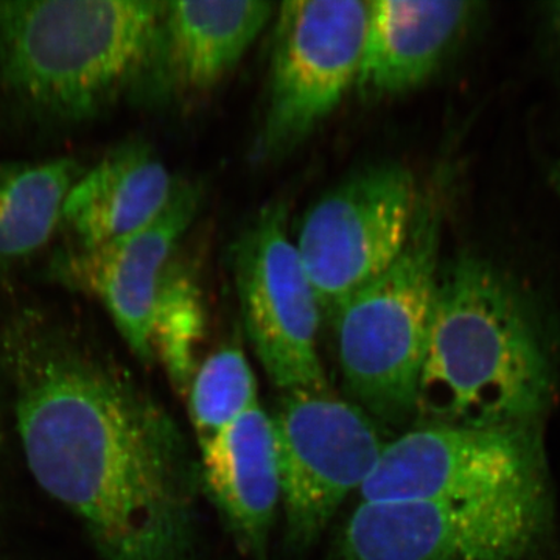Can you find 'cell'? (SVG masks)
<instances>
[{"label":"cell","mask_w":560,"mask_h":560,"mask_svg":"<svg viewBox=\"0 0 560 560\" xmlns=\"http://www.w3.org/2000/svg\"><path fill=\"white\" fill-rule=\"evenodd\" d=\"M28 469L101 560H198L200 459L160 400L38 305L0 311Z\"/></svg>","instance_id":"6da1fadb"},{"label":"cell","mask_w":560,"mask_h":560,"mask_svg":"<svg viewBox=\"0 0 560 560\" xmlns=\"http://www.w3.org/2000/svg\"><path fill=\"white\" fill-rule=\"evenodd\" d=\"M558 386L550 331L522 287L471 250L441 261L415 425L544 429Z\"/></svg>","instance_id":"7a4b0ae2"},{"label":"cell","mask_w":560,"mask_h":560,"mask_svg":"<svg viewBox=\"0 0 560 560\" xmlns=\"http://www.w3.org/2000/svg\"><path fill=\"white\" fill-rule=\"evenodd\" d=\"M164 2H0V91L25 119L73 128L130 98Z\"/></svg>","instance_id":"3957f363"},{"label":"cell","mask_w":560,"mask_h":560,"mask_svg":"<svg viewBox=\"0 0 560 560\" xmlns=\"http://www.w3.org/2000/svg\"><path fill=\"white\" fill-rule=\"evenodd\" d=\"M444 208L420 194L407 245L381 278L337 312L334 324L346 399L383 430H408L418 416L419 383L441 268Z\"/></svg>","instance_id":"277c9868"},{"label":"cell","mask_w":560,"mask_h":560,"mask_svg":"<svg viewBox=\"0 0 560 560\" xmlns=\"http://www.w3.org/2000/svg\"><path fill=\"white\" fill-rule=\"evenodd\" d=\"M552 529L551 488L475 501H360L331 560H536Z\"/></svg>","instance_id":"5b68a950"},{"label":"cell","mask_w":560,"mask_h":560,"mask_svg":"<svg viewBox=\"0 0 560 560\" xmlns=\"http://www.w3.org/2000/svg\"><path fill=\"white\" fill-rule=\"evenodd\" d=\"M283 512V548L305 555L353 490L363 488L386 442L383 429L327 389L282 393L271 415Z\"/></svg>","instance_id":"8992f818"},{"label":"cell","mask_w":560,"mask_h":560,"mask_svg":"<svg viewBox=\"0 0 560 560\" xmlns=\"http://www.w3.org/2000/svg\"><path fill=\"white\" fill-rule=\"evenodd\" d=\"M420 194L411 171L383 162L349 176L305 212L294 245L323 316L334 319L400 256Z\"/></svg>","instance_id":"52a82bcc"},{"label":"cell","mask_w":560,"mask_h":560,"mask_svg":"<svg viewBox=\"0 0 560 560\" xmlns=\"http://www.w3.org/2000/svg\"><path fill=\"white\" fill-rule=\"evenodd\" d=\"M551 488L544 429L412 425L388 440L360 501H475Z\"/></svg>","instance_id":"ba28073f"},{"label":"cell","mask_w":560,"mask_h":560,"mask_svg":"<svg viewBox=\"0 0 560 560\" xmlns=\"http://www.w3.org/2000/svg\"><path fill=\"white\" fill-rule=\"evenodd\" d=\"M370 2L294 0L278 5L267 109L259 136L264 158L298 149L357 86Z\"/></svg>","instance_id":"9c48e42d"},{"label":"cell","mask_w":560,"mask_h":560,"mask_svg":"<svg viewBox=\"0 0 560 560\" xmlns=\"http://www.w3.org/2000/svg\"><path fill=\"white\" fill-rule=\"evenodd\" d=\"M282 202L260 210L231 249L243 327L280 393L327 389L320 363L318 298L289 234Z\"/></svg>","instance_id":"30bf717a"},{"label":"cell","mask_w":560,"mask_h":560,"mask_svg":"<svg viewBox=\"0 0 560 560\" xmlns=\"http://www.w3.org/2000/svg\"><path fill=\"white\" fill-rule=\"evenodd\" d=\"M202 201L195 180H176L171 201L151 223L98 248L65 246L43 268L54 285L101 302L128 348L142 363L154 360L151 323L162 278Z\"/></svg>","instance_id":"8fae6325"},{"label":"cell","mask_w":560,"mask_h":560,"mask_svg":"<svg viewBox=\"0 0 560 560\" xmlns=\"http://www.w3.org/2000/svg\"><path fill=\"white\" fill-rule=\"evenodd\" d=\"M276 9V3L254 0L164 2L130 98L162 105L212 91L270 24Z\"/></svg>","instance_id":"7c38bea8"},{"label":"cell","mask_w":560,"mask_h":560,"mask_svg":"<svg viewBox=\"0 0 560 560\" xmlns=\"http://www.w3.org/2000/svg\"><path fill=\"white\" fill-rule=\"evenodd\" d=\"M202 492L238 550L268 560L280 508L278 448L270 412L250 408L200 451Z\"/></svg>","instance_id":"4fadbf2b"},{"label":"cell","mask_w":560,"mask_h":560,"mask_svg":"<svg viewBox=\"0 0 560 560\" xmlns=\"http://www.w3.org/2000/svg\"><path fill=\"white\" fill-rule=\"evenodd\" d=\"M176 180L147 140L117 143L70 187L61 219L68 245L98 248L142 230L171 201Z\"/></svg>","instance_id":"5bb4252c"},{"label":"cell","mask_w":560,"mask_h":560,"mask_svg":"<svg viewBox=\"0 0 560 560\" xmlns=\"http://www.w3.org/2000/svg\"><path fill=\"white\" fill-rule=\"evenodd\" d=\"M480 3L452 0L370 2L357 86L372 98L422 86L458 44Z\"/></svg>","instance_id":"9a60e30c"},{"label":"cell","mask_w":560,"mask_h":560,"mask_svg":"<svg viewBox=\"0 0 560 560\" xmlns=\"http://www.w3.org/2000/svg\"><path fill=\"white\" fill-rule=\"evenodd\" d=\"M84 168L68 156L0 162V276L49 245L61 230L70 187Z\"/></svg>","instance_id":"2e32d148"},{"label":"cell","mask_w":560,"mask_h":560,"mask_svg":"<svg viewBox=\"0 0 560 560\" xmlns=\"http://www.w3.org/2000/svg\"><path fill=\"white\" fill-rule=\"evenodd\" d=\"M206 327L205 298L197 271L176 254L158 291L151 348L179 396H187L200 366L198 350L205 341Z\"/></svg>","instance_id":"e0dca14e"},{"label":"cell","mask_w":560,"mask_h":560,"mask_svg":"<svg viewBox=\"0 0 560 560\" xmlns=\"http://www.w3.org/2000/svg\"><path fill=\"white\" fill-rule=\"evenodd\" d=\"M187 400L198 451L260 404L256 375L241 342L221 346L200 363Z\"/></svg>","instance_id":"ac0fdd59"},{"label":"cell","mask_w":560,"mask_h":560,"mask_svg":"<svg viewBox=\"0 0 560 560\" xmlns=\"http://www.w3.org/2000/svg\"><path fill=\"white\" fill-rule=\"evenodd\" d=\"M548 18H550L552 32H555V36L558 38L560 46V2L550 3V5H548Z\"/></svg>","instance_id":"d6986e66"},{"label":"cell","mask_w":560,"mask_h":560,"mask_svg":"<svg viewBox=\"0 0 560 560\" xmlns=\"http://www.w3.org/2000/svg\"><path fill=\"white\" fill-rule=\"evenodd\" d=\"M3 448V412L2 408H0V455H2Z\"/></svg>","instance_id":"ffe728a7"},{"label":"cell","mask_w":560,"mask_h":560,"mask_svg":"<svg viewBox=\"0 0 560 560\" xmlns=\"http://www.w3.org/2000/svg\"><path fill=\"white\" fill-rule=\"evenodd\" d=\"M559 186H560V175H559Z\"/></svg>","instance_id":"44dd1931"}]
</instances>
